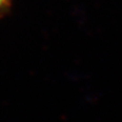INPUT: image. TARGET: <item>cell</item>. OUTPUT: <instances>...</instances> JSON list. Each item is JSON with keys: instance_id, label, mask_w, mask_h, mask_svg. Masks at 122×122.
<instances>
[{"instance_id": "6da1fadb", "label": "cell", "mask_w": 122, "mask_h": 122, "mask_svg": "<svg viewBox=\"0 0 122 122\" xmlns=\"http://www.w3.org/2000/svg\"><path fill=\"white\" fill-rule=\"evenodd\" d=\"M14 0H0V19L8 15L12 10Z\"/></svg>"}]
</instances>
